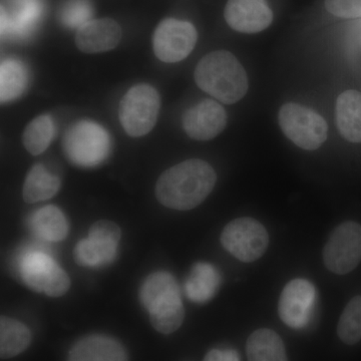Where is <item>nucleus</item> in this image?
Masks as SVG:
<instances>
[{
    "label": "nucleus",
    "mask_w": 361,
    "mask_h": 361,
    "mask_svg": "<svg viewBox=\"0 0 361 361\" xmlns=\"http://www.w3.org/2000/svg\"><path fill=\"white\" fill-rule=\"evenodd\" d=\"M27 84V71L16 59H6L0 68L1 102L11 101L23 94Z\"/></svg>",
    "instance_id": "obj_24"
},
{
    "label": "nucleus",
    "mask_w": 361,
    "mask_h": 361,
    "mask_svg": "<svg viewBox=\"0 0 361 361\" xmlns=\"http://www.w3.org/2000/svg\"><path fill=\"white\" fill-rule=\"evenodd\" d=\"M152 326L161 334H171L180 329L185 318V308L179 286L157 297L146 306Z\"/></svg>",
    "instance_id": "obj_15"
},
{
    "label": "nucleus",
    "mask_w": 361,
    "mask_h": 361,
    "mask_svg": "<svg viewBox=\"0 0 361 361\" xmlns=\"http://www.w3.org/2000/svg\"><path fill=\"white\" fill-rule=\"evenodd\" d=\"M89 6H85V2L75 1L66 6L63 13V20L68 25L73 26V27L78 26L80 28V26L87 23L85 20L89 18Z\"/></svg>",
    "instance_id": "obj_27"
},
{
    "label": "nucleus",
    "mask_w": 361,
    "mask_h": 361,
    "mask_svg": "<svg viewBox=\"0 0 361 361\" xmlns=\"http://www.w3.org/2000/svg\"><path fill=\"white\" fill-rule=\"evenodd\" d=\"M182 125L191 139L209 141L225 129L227 114L217 102L207 99L186 111Z\"/></svg>",
    "instance_id": "obj_12"
},
{
    "label": "nucleus",
    "mask_w": 361,
    "mask_h": 361,
    "mask_svg": "<svg viewBox=\"0 0 361 361\" xmlns=\"http://www.w3.org/2000/svg\"><path fill=\"white\" fill-rule=\"evenodd\" d=\"M246 351L249 361H287L281 337L271 329L254 331L247 341Z\"/></svg>",
    "instance_id": "obj_20"
},
{
    "label": "nucleus",
    "mask_w": 361,
    "mask_h": 361,
    "mask_svg": "<svg viewBox=\"0 0 361 361\" xmlns=\"http://www.w3.org/2000/svg\"><path fill=\"white\" fill-rule=\"evenodd\" d=\"M30 226L37 236L44 241H63L68 234L65 214L54 205L42 207L35 211L30 218Z\"/></svg>",
    "instance_id": "obj_19"
},
{
    "label": "nucleus",
    "mask_w": 361,
    "mask_h": 361,
    "mask_svg": "<svg viewBox=\"0 0 361 361\" xmlns=\"http://www.w3.org/2000/svg\"><path fill=\"white\" fill-rule=\"evenodd\" d=\"M122 231L116 223L97 221L90 228L87 239L80 240L75 249V260L87 267L110 264L116 257Z\"/></svg>",
    "instance_id": "obj_9"
},
{
    "label": "nucleus",
    "mask_w": 361,
    "mask_h": 361,
    "mask_svg": "<svg viewBox=\"0 0 361 361\" xmlns=\"http://www.w3.org/2000/svg\"><path fill=\"white\" fill-rule=\"evenodd\" d=\"M61 179L51 174L42 164L33 166L26 177L23 189V198L26 203L49 200L61 189Z\"/></svg>",
    "instance_id": "obj_21"
},
{
    "label": "nucleus",
    "mask_w": 361,
    "mask_h": 361,
    "mask_svg": "<svg viewBox=\"0 0 361 361\" xmlns=\"http://www.w3.org/2000/svg\"><path fill=\"white\" fill-rule=\"evenodd\" d=\"M221 243L235 258L250 263L264 255L269 246V235L257 220L238 218L226 226L221 234Z\"/></svg>",
    "instance_id": "obj_7"
},
{
    "label": "nucleus",
    "mask_w": 361,
    "mask_h": 361,
    "mask_svg": "<svg viewBox=\"0 0 361 361\" xmlns=\"http://www.w3.org/2000/svg\"><path fill=\"white\" fill-rule=\"evenodd\" d=\"M195 80L202 90L224 104H235L245 96L248 78L231 52H210L199 61Z\"/></svg>",
    "instance_id": "obj_2"
},
{
    "label": "nucleus",
    "mask_w": 361,
    "mask_h": 361,
    "mask_svg": "<svg viewBox=\"0 0 361 361\" xmlns=\"http://www.w3.org/2000/svg\"><path fill=\"white\" fill-rule=\"evenodd\" d=\"M278 118L284 135L299 148L313 151L326 141V122L319 114L306 106L285 104Z\"/></svg>",
    "instance_id": "obj_5"
},
{
    "label": "nucleus",
    "mask_w": 361,
    "mask_h": 361,
    "mask_svg": "<svg viewBox=\"0 0 361 361\" xmlns=\"http://www.w3.org/2000/svg\"><path fill=\"white\" fill-rule=\"evenodd\" d=\"M337 334L348 345L361 341V296L349 301L339 318Z\"/></svg>",
    "instance_id": "obj_25"
},
{
    "label": "nucleus",
    "mask_w": 361,
    "mask_h": 361,
    "mask_svg": "<svg viewBox=\"0 0 361 361\" xmlns=\"http://www.w3.org/2000/svg\"><path fill=\"white\" fill-rule=\"evenodd\" d=\"M224 16L230 27L243 33L262 32L273 20L266 0H228Z\"/></svg>",
    "instance_id": "obj_13"
},
{
    "label": "nucleus",
    "mask_w": 361,
    "mask_h": 361,
    "mask_svg": "<svg viewBox=\"0 0 361 361\" xmlns=\"http://www.w3.org/2000/svg\"><path fill=\"white\" fill-rule=\"evenodd\" d=\"M198 39V33L188 21L167 18L161 21L154 35V51L164 63L183 61L191 54Z\"/></svg>",
    "instance_id": "obj_10"
},
{
    "label": "nucleus",
    "mask_w": 361,
    "mask_h": 361,
    "mask_svg": "<svg viewBox=\"0 0 361 361\" xmlns=\"http://www.w3.org/2000/svg\"><path fill=\"white\" fill-rule=\"evenodd\" d=\"M120 25L111 18L87 21L80 26L75 35V44L85 54H99L111 51L122 39Z\"/></svg>",
    "instance_id": "obj_14"
},
{
    "label": "nucleus",
    "mask_w": 361,
    "mask_h": 361,
    "mask_svg": "<svg viewBox=\"0 0 361 361\" xmlns=\"http://www.w3.org/2000/svg\"><path fill=\"white\" fill-rule=\"evenodd\" d=\"M325 6L337 18H361V0H325Z\"/></svg>",
    "instance_id": "obj_26"
},
{
    "label": "nucleus",
    "mask_w": 361,
    "mask_h": 361,
    "mask_svg": "<svg viewBox=\"0 0 361 361\" xmlns=\"http://www.w3.org/2000/svg\"><path fill=\"white\" fill-rule=\"evenodd\" d=\"M66 361H129L125 348L111 337L94 334L80 339Z\"/></svg>",
    "instance_id": "obj_16"
},
{
    "label": "nucleus",
    "mask_w": 361,
    "mask_h": 361,
    "mask_svg": "<svg viewBox=\"0 0 361 361\" xmlns=\"http://www.w3.org/2000/svg\"><path fill=\"white\" fill-rule=\"evenodd\" d=\"M54 123L49 115H42L28 123L23 135L25 148L33 156H39L49 148L54 140Z\"/></svg>",
    "instance_id": "obj_23"
},
{
    "label": "nucleus",
    "mask_w": 361,
    "mask_h": 361,
    "mask_svg": "<svg viewBox=\"0 0 361 361\" xmlns=\"http://www.w3.org/2000/svg\"><path fill=\"white\" fill-rule=\"evenodd\" d=\"M361 261V225L353 221L342 223L331 233L323 249V262L330 272L348 274Z\"/></svg>",
    "instance_id": "obj_8"
},
{
    "label": "nucleus",
    "mask_w": 361,
    "mask_h": 361,
    "mask_svg": "<svg viewBox=\"0 0 361 361\" xmlns=\"http://www.w3.org/2000/svg\"><path fill=\"white\" fill-rule=\"evenodd\" d=\"M336 118L339 132L349 142H361V94L346 90L337 99Z\"/></svg>",
    "instance_id": "obj_18"
},
{
    "label": "nucleus",
    "mask_w": 361,
    "mask_h": 361,
    "mask_svg": "<svg viewBox=\"0 0 361 361\" xmlns=\"http://www.w3.org/2000/svg\"><path fill=\"white\" fill-rule=\"evenodd\" d=\"M221 285L217 268L209 263L200 262L192 267L185 283V292L190 300L203 304L215 296Z\"/></svg>",
    "instance_id": "obj_17"
},
{
    "label": "nucleus",
    "mask_w": 361,
    "mask_h": 361,
    "mask_svg": "<svg viewBox=\"0 0 361 361\" xmlns=\"http://www.w3.org/2000/svg\"><path fill=\"white\" fill-rule=\"evenodd\" d=\"M203 361H240L238 353L233 349H212Z\"/></svg>",
    "instance_id": "obj_28"
},
{
    "label": "nucleus",
    "mask_w": 361,
    "mask_h": 361,
    "mask_svg": "<svg viewBox=\"0 0 361 361\" xmlns=\"http://www.w3.org/2000/svg\"><path fill=\"white\" fill-rule=\"evenodd\" d=\"M317 293L314 285L305 279L292 280L284 287L278 303L282 322L294 329L307 326L314 310Z\"/></svg>",
    "instance_id": "obj_11"
},
{
    "label": "nucleus",
    "mask_w": 361,
    "mask_h": 361,
    "mask_svg": "<svg viewBox=\"0 0 361 361\" xmlns=\"http://www.w3.org/2000/svg\"><path fill=\"white\" fill-rule=\"evenodd\" d=\"M30 329L13 318L1 316L0 320V355L2 360L16 357L30 346Z\"/></svg>",
    "instance_id": "obj_22"
},
{
    "label": "nucleus",
    "mask_w": 361,
    "mask_h": 361,
    "mask_svg": "<svg viewBox=\"0 0 361 361\" xmlns=\"http://www.w3.org/2000/svg\"><path fill=\"white\" fill-rule=\"evenodd\" d=\"M161 99L152 85H137L123 97L118 110L123 130L130 137L149 134L158 120Z\"/></svg>",
    "instance_id": "obj_3"
},
{
    "label": "nucleus",
    "mask_w": 361,
    "mask_h": 361,
    "mask_svg": "<svg viewBox=\"0 0 361 361\" xmlns=\"http://www.w3.org/2000/svg\"><path fill=\"white\" fill-rule=\"evenodd\" d=\"M18 268L21 279L33 291L59 297L70 289L71 280L66 271L44 251H26L20 259Z\"/></svg>",
    "instance_id": "obj_4"
},
{
    "label": "nucleus",
    "mask_w": 361,
    "mask_h": 361,
    "mask_svg": "<svg viewBox=\"0 0 361 361\" xmlns=\"http://www.w3.org/2000/svg\"><path fill=\"white\" fill-rule=\"evenodd\" d=\"M217 175L205 161L192 159L168 169L157 180L159 202L174 210H192L200 205L215 187Z\"/></svg>",
    "instance_id": "obj_1"
},
{
    "label": "nucleus",
    "mask_w": 361,
    "mask_h": 361,
    "mask_svg": "<svg viewBox=\"0 0 361 361\" xmlns=\"http://www.w3.org/2000/svg\"><path fill=\"white\" fill-rule=\"evenodd\" d=\"M63 148L66 157L75 165L94 167L108 157L110 137L97 123L82 121L68 130Z\"/></svg>",
    "instance_id": "obj_6"
}]
</instances>
